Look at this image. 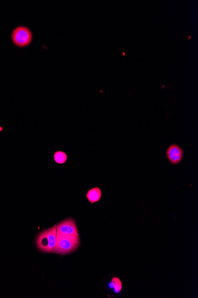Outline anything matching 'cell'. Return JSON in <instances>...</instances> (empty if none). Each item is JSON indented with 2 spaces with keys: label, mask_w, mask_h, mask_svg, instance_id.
Wrapping results in <instances>:
<instances>
[{
  "label": "cell",
  "mask_w": 198,
  "mask_h": 298,
  "mask_svg": "<svg viewBox=\"0 0 198 298\" xmlns=\"http://www.w3.org/2000/svg\"><path fill=\"white\" fill-rule=\"evenodd\" d=\"M11 38L16 46L25 47L31 43L33 35L31 30L27 27L18 26L12 32Z\"/></svg>",
  "instance_id": "3957f363"
},
{
  "label": "cell",
  "mask_w": 198,
  "mask_h": 298,
  "mask_svg": "<svg viewBox=\"0 0 198 298\" xmlns=\"http://www.w3.org/2000/svg\"><path fill=\"white\" fill-rule=\"evenodd\" d=\"M80 245V238L62 234L56 235V242L53 253L64 255L76 251Z\"/></svg>",
  "instance_id": "6da1fadb"
},
{
  "label": "cell",
  "mask_w": 198,
  "mask_h": 298,
  "mask_svg": "<svg viewBox=\"0 0 198 298\" xmlns=\"http://www.w3.org/2000/svg\"><path fill=\"white\" fill-rule=\"evenodd\" d=\"M53 159L55 163L58 165H64L67 162L68 155L64 151H57L53 154Z\"/></svg>",
  "instance_id": "52a82bcc"
},
{
  "label": "cell",
  "mask_w": 198,
  "mask_h": 298,
  "mask_svg": "<svg viewBox=\"0 0 198 298\" xmlns=\"http://www.w3.org/2000/svg\"><path fill=\"white\" fill-rule=\"evenodd\" d=\"M56 233L80 238L76 220L73 218L66 219L57 224Z\"/></svg>",
  "instance_id": "277c9868"
},
{
  "label": "cell",
  "mask_w": 198,
  "mask_h": 298,
  "mask_svg": "<svg viewBox=\"0 0 198 298\" xmlns=\"http://www.w3.org/2000/svg\"><path fill=\"white\" fill-rule=\"evenodd\" d=\"M184 150L181 146L172 144L167 147L166 151V157L169 162L173 166L179 165L184 158Z\"/></svg>",
  "instance_id": "5b68a950"
},
{
  "label": "cell",
  "mask_w": 198,
  "mask_h": 298,
  "mask_svg": "<svg viewBox=\"0 0 198 298\" xmlns=\"http://www.w3.org/2000/svg\"><path fill=\"white\" fill-rule=\"evenodd\" d=\"M2 130V127H0V131H1Z\"/></svg>",
  "instance_id": "9c48e42d"
},
{
  "label": "cell",
  "mask_w": 198,
  "mask_h": 298,
  "mask_svg": "<svg viewBox=\"0 0 198 298\" xmlns=\"http://www.w3.org/2000/svg\"><path fill=\"white\" fill-rule=\"evenodd\" d=\"M56 225L41 232L36 239V244L41 251L53 253L56 242Z\"/></svg>",
  "instance_id": "7a4b0ae2"
},
{
  "label": "cell",
  "mask_w": 198,
  "mask_h": 298,
  "mask_svg": "<svg viewBox=\"0 0 198 298\" xmlns=\"http://www.w3.org/2000/svg\"><path fill=\"white\" fill-rule=\"evenodd\" d=\"M114 285H115V287L113 289L114 293L116 294H119L121 293L122 290V282L118 278H116V277H113L112 280H111Z\"/></svg>",
  "instance_id": "ba28073f"
},
{
  "label": "cell",
  "mask_w": 198,
  "mask_h": 298,
  "mask_svg": "<svg viewBox=\"0 0 198 298\" xmlns=\"http://www.w3.org/2000/svg\"><path fill=\"white\" fill-rule=\"evenodd\" d=\"M102 192L100 187H95L90 189L86 193V198L90 203L94 204L100 200Z\"/></svg>",
  "instance_id": "8992f818"
}]
</instances>
